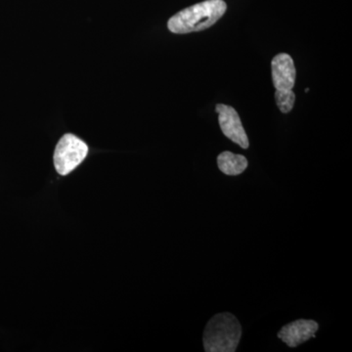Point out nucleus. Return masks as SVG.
Wrapping results in <instances>:
<instances>
[{
    "mask_svg": "<svg viewBox=\"0 0 352 352\" xmlns=\"http://www.w3.org/2000/svg\"><path fill=\"white\" fill-rule=\"evenodd\" d=\"M272 80L276 89H292L296 82V67L294 60L286 53H280L271 63Z\"/></svg>",
    "mask_w": 352,
    "mask_h": 352,
    "instance_id": "6",
    "label": "nucleus"
},
{
    "mask_svg": "<svg viewBox=\"0 0 352 352\" xmlns=\"http://www.w3.org/2000/svg\"><path fill=\"white\" fill-rule=\"evenodd\" d=\"M215 110L219 113V126L224 135L243 149H248L250 146L249 139L235 109L219 104Z\"/></svg>",
    "mask_w": 352,
    "mask_h": 352,
    "instance_id": "4",
    "label": "nucleus"
},
{
    "mask_svg": "<svg viewBox=\"0 0 352 352\" xmlns=\"http://www.w3.org/2000/svg\"><path fill=\"white\" fill-rule=\"evenodd\" d=\"M275 99L278 108L283 113H288L295 105L296 95L292 89H276Z\"/></svg>",
    "mask_w": 352,
    "mask_h": 352,
    "instance_id": "8",
    "label": "nucleus"
},
{
    "mask_svg": "<svg viewBox=\"0 0 352 352\" xmlns=\"http://www.w3.org/2000/svg\"><path fill=\"white\" fill-rule=\"evenodd\" d=\"M242 328L233 314L214 315L206 326L204 332V347L207 352H234L237 349Z\"/></svg>",
    "mask_w": 352,
    "mask_h": 352,
    "instance_id": "2",
    "label": "nucleus"
},
{
    "mask_svg": "<svg viewBox=\"0 0 352 352\" xmlns=\"http://www.w3.org/2000/svg\"><path fill=\"white\" fill-rule=\"evenodd\" d=\"M88 146L74 134H65L57 143L54 152L55 170L60 175H68L85 161Z\"/></svg>",
    "mask_w": 352,
    "mask_h": 352,
    "instance_id": "3",
    "label": "nucleus"
},
{
    "mask_svg": "<svg viewBox=\"0 0 352 352\" xmlns=\"http://www.w3.org/2000/svg\"><path fill=\"white\" fill-rule=\"evenodd\" d=\"M226 9L223 0H206L176 13L168 20V30L177 34L204 31L214 25Z\"/></svg>",
    "mask_w": 352,
    "mask_h": 352,
    "instance_id": "1",
    "label": "nucleus"
},
{
    "mask_svg": "<svg viewBox=\"0 0 352 352\" xmlns=\"http://www.w3.org/2000/svg\"><path fill=\"white\" fill-rule=\"evenodd\" d=\"M217 166L221 173L226 175H239L248 168V160L243 155L233 154L226 151L217 157Z\"/></svg>",
    "mask_w": 352,
    "mask_h": 352,
    "instance_id": "7",
    "label": "nucleus"
},
{
    "mask_svg": "<svg viewBox=\"0 0 352 352\" xmlns=\"http://www.w3.org/2000/svg\"><path fill=\"white\" fill-rule=\"evenodd\" d=\"M319 325L314 320L300 319L287 324L278 332V338L289 347H296L316 337Z\"/></svg>",
    "mask_w": 352,
    "mask_h": 352,
    "instance_id": "5",
    "label": "nucleus"
}]
</instances>
